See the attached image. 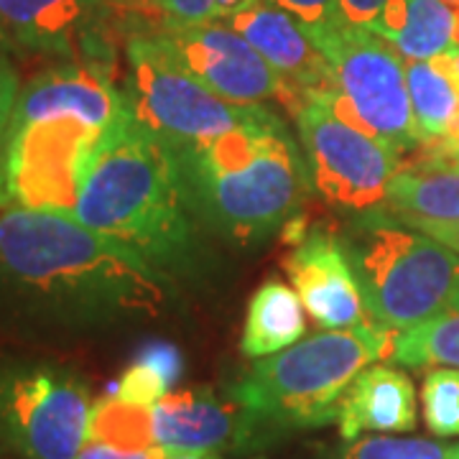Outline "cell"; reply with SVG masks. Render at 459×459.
Wrapping results in <instances>:
<instances>
[{"label": "cell", "mask_w": 459, "mask_h": 459, "mask_svg": "<svg viewBox=\"0 0 459 459\" xmlns=\"http://www.w3.org/2000/svg\"><path fill=\"white\" fill-rule=\"evenodd\" d=\"M171 281L59 210H0V334L69 347L164 316Z\"/></svg>", "instance_id": "obj_1"}, {"label": "cell", "mask_w": 459, "mask_h": 459, "mask_svg": "<svg viewBox=\"0 0 459 459\" xmlns=\"http://www.w3.org/2000/svg\"><path fill=\"white\" fill-rule=\"evenodd\" d=\"M72 217L113 238L164 276L202 261V222L174 148L128 115L105 135Z\"/></svg>", "instance_id": "obj_2"}, {"label": "cell", "mask_w": 459, "mask_h": 459, "mask_svg": "<svg viewBox=\"0 0 459 459\" xmlns=\"http://www.w3.org/2000/svg\"><path fill=\"white\" fill-rule=\"evenodd\" d=\"M174 153L202 228L238 246H258L289 228L314 195L299 138L271 108L235 131Z\"/></svg>", "instance_id": "obj_3"}, {"label": "cell", "mask_w": 459, "mask_h": 459, "mask_svg": "<svg viewBox=\"0 0 459 459\" xmlns=\"http://www.w3.org/2000/svg\"><path fill=\"white\" fill-rule=\"evenodd\" d=\"M395 334L376 322L325 329L253 360L228 388V401L240 413L235 449H263L299 431L337 424L344 388L362 368L391 360Z\"/></svg>", "instance_id": "obj_4"}, {"label": "cell", "mask_w": 459, "mask_h": 459, "mask_svg": "<svg viewBox=\"0 0 459 459\" xmlns=\"http://www.w3.org/2000/svg\"><path fill=\"white\" fill-rule=\"evenodd\" d=\"M370 322L403 332L459 312V253L385 210L350 217L337 232Z\"/></svg>", "instance_id": "obj_5"}, {"label": "cell", "mask_w": 459, "mask_h": 459, "mask_svg": "<svg viewBox=\"0 0 459 459\" xmlns=\"http://www.w3.org/2000/svg\"><path fill=\"white\" fill-rule=\"evenodd\" d=\"M87 377L49 358H0V457L74 459L90 439Z\"/></svg>", "instance_id": "obj_6"}, {"label": "cell", "mask_w": 459, "mask_h": 459, "mask_svg": "<svg viewBox=\"0 0 459 459\" xmlns=\"http://www.w3.org/2000/svg\"><path fill=\"white\" fill-rule=\"evenodd\" d=\"M332 66L325 100L350 126L395 148L403 161L424 146L413 117L406 59L377 33L342 26L319 47Z\"/></svg>", "instance_id": "obj_7"}, {"label": "cell", "mask_w": 459, "mask_h": 459, "mask_svg": "<svg viewBox=\"0 0 459 459\" xmlns=\"http://www.w3.org/2000/svg\"><path fill=\"white\" fill-rule=\"evenodd\" d=\"M123 92L131 113L169 146H197L255 120L268 105H232L212 95L174 59L156 33L133 36L126 47Z\"/></svg>", "instance_id": "obj_8"}, {"label": "cell", "mask_w": 459, "mask_h": 459, "mask_svg": "<svg viewBox=\"0 0 459 459\" xmlns=\"http://www.w3.org/2000/svg\"><path fill=\"white\" fill-rule=\"evenodd\" d=\"M312 192L342 217H362L385 207L388 186L403 156L376 135L350 126L325 100L307 98L294 113Z\"/></svg>", "instance_id": "obj_9"}, {"label": "cell", "mask_w": 459, "mask_h": 459, "mask_svg": "<svg viewBox=\"0 0 459 459\" xmlns=\"http://www.w3.org/2000/svg\"><path fill=\"white\" fill-rule=\"evenodd\" d=\"M108 133L69 115L13 128L8 146L11 204L72 214Z\"/></svg>", "instance_id": "obj_10"}, {"label": "cell", "mask_w": 459, "mask_h": 459, "mask_svg": "<svg viewBox=\"0 0 459 459\" xmlns=\"http://www.w3.org/2000/svg\"><path fill=\"white\" fill-rule=\"evenodd\" d=\"M202 87L232 105L281 102L294 115L301 100L258 51L225 21L197 26H161L153 31Z\"/></svg>", "instance_id": "obj_11"}, {"label": "cell", "mask_w": 459, "mask_h": 459, "mask_svg": "<svg viewBox=\"0 0 459 459\" xmlns=\"http://www.w3.org/2000/svg\"><path fill=\"white\" fill-rule=\"evenodd\" d=\"M108 0H0L5 51L110 66Z\"/></svg>", "instance_id": "obj_12"}, {"label": "cell", "mask_w": 459, "mask_h": 459, "mask_svg": "<svg viewBox=\"0 0 459 459\" xmlns=\"http://www.w3.org/2000/svg\"><path fill=\"white\" fill-rule=\"evenodd\" d=\"M65 115L80 117L100 131H113L123 117L131 115V108L123 87L115 84L110 66L56 62L21 84L13 128Z\"/></svg>", "instance_id": "obj_13"}, {"label": "cell", "mask_w": 459, "mask_h": 459, "mask_svg": "<svg viewBox=\"0 0 459 459\" xmlns=\"http://www.w3.org/2000/svg\"><path fill=\"white\" fill-rule=\"evenodd\" d=\"M283 268L316 327L347 329L370 322L355 271L334 232L307 230L283 258Z\"/></svg>", "instance_id": "obj_14"}, {"label": "cell", "mask_w": 459, "mask_h": 459, "mask_svg": "<svg viewBox=\"0 0 459 459\" xmlns=\"http://www.w3.org/2000/svg\"><path fill=\"white\" fill-rule=\"evenodd\" d=\"M225 23L294 87L301 102L329 90L332 66L327 56L314 44L312 33L271 0H246Z\"/></svg>", "instance_id": "obj_15"}, {"label": "cell", "mask_w": 459, "mask_h": 459, "mask_svg": "<svg viewBox=\"0 0 459 459\" xmlns=\"http://www.w3.org/2000/svg\"><path fill=\"white\" fill-rule=\"evenodd\" d=\"M419 424L416 388L401 368L373 362L350 380L340 398V439L352 442L365 434H406Z\"/></svg>", "instance_id": "obj_16"}, {"label": "cell", "mask_w": 459, "mask_h": 459, "mask_svg": "<svg viewBox=\"0 0 459 459\" xmlns=\"http://www.w3.org/2000/svg\"><path fill=\"white\" fill-rule=\"evenodd\" d=\"M153 442L171 452H220L238 444L240 413L212 388H181L151 406Z\"/></svg>", "instance_id": "obj_17"}, {"label": "cell", "mask_w": 459, "mask_h": 459, "mask_svg": "<svg viewBox=\"0 0 459 459\" xmlns=\"http://www.w3.org/2000/svg\"><path fill=\"white\" fill-rule=\"evenodd\" d=\"M304 312L307 309L294 286L279 279H268L247 301L240 352L250 360H261L304 340Z\"/></svg>", "instance_id": "obj_18"}, {"label": "cell", "mask_w": 459, "mask_h": 459, "mask_svg": "<svg viewBox=\"0 0 459 459\" xmlns=\"http://www.w3.org/2000/svg\"><path fill=\"white\" fill-rule=\"evenodd\" d=\"M413 117L421 131V148L459 146V80L439 62H406Z\"/></svg>", "instance_id": "obj_19"}, {"label": "cell", "mask_w": 459, "mask_h": 459, "mask_svg": "<svg viewBox=\"0 0 459 459\" xmlns=\"http://www.w3.org/2000/svg\"><path fill=\"white\" fill-rule=\"evenodd\" d=\"M385 212L459 220V169L406 159L388 186Z\"/></svg>", "instance_id": "obj_20"}, {"label": "cell", "mask_w": 459, "mask_h": 459, "mask_svg": "<svg viewBox=\"0 0 459 459\" xmlns=\"http://www.w3.org/2000/svg\"><path fill=\"white\" fill-rule=\"evenodd\" d=\"M391 44L406 62H429L459 49V8L442 0H406L403 29Z\"/></svg>", "instance_id": "obj_21"}, {"label": "cell", "mask_w": 459, "mask_h": 459, "mask_svg": "<svg viewBox=\"0 0 459 459\" xmlns=\"http://www.w3.org/2000/svg\"><path fill=\"white\" fill-rule=\"evenodd\" d=\"M181 376L184 355L179 347L164 340H153L138 350L135 360L117 376L108 395L135 406H153L174 391Z\"/></svg>", "instance_id": "obj_22"}, {"label": "cell", "mask_w": 459, "mask_h": 459, "mask_svg": "<svg viewBox=\"0 0 459 459\" xmlns=\"http://www.w3.org/2000/svg\"><path fill=\"white\" fill-rule=\"evenodd\" d=\"M391 360L401 368H459V312L398 332Z\"/></svg>", "instance_id": "obj_23"}, {"label": "cell", "mask_w": 459, "mask_h": 459, "mask_svg": "<svg viewBox=\"0 0 459 459\" xmlns=\"http://www.w3.org/2000/svg\"><path fill=\"white\" fill-rule=\"evenodd\" d=\"M90 442L108 444L126 452H141L156 446L151 406H135L120 398L105 395L90 413Z\"/></svg>", "instance_id": "obj_24"}, {"label": "cell", "mask_w": 459, "mask_h": 459, "mask_svg": "<svg viewBox=\"0 0 459 459\" xmlns=\"http://www.w3.org/2000/svg\"><path fill=\"white\" fill-rule=\"evenodd\" d=\"M327 459H459V442L368 434L342 442Z\"/></svg>", "instance_id": "obj_25"}, {"label": "cell", "mask_w": 459, "mask_h": 459, "mask_svg": "<svg viewBox=\"0 0 459 459\" xmlns=\"http://www.w3.org/2000/svg\"><path fill=\"white\" fill-rule=\"evenodd\" d=\"M421 411L434 437H459V368L427 370L421 383Z\"/></svg>", "instance_id": "obj_26"}, {"label": "cell", "mask_w": 459, "mask_h": 459, "mask_svg": "<svg viewBox=\"0 0 459 459\" xmlns=\"http://www.w3.org/2000/svg\"><path fill=\"white\" fill-rule=\"evenodd\" d=\"M21 80L16 66L0 51V210L11 204L8 195V146H11V128H13V113H16Z\"/></svg>", "instance_id": "obj_27"}, {"label": "cell", "mask_w": 459, "mask_h": 459, "mask_svg": "<svg viewBox=\"0 0 459 459\" xmlns=\"http://www.w3.org/2000/svg\"><path fill=\"white\" fill-rule=\"evenodd\" d=\"M273 5L283 8L312 33L314 44L322 47L329 36L347 26L340 11V0H271Z\"/></svg>", "instance_id": "obj_28"}, {"label": "cell", "mask_w": 459, "mask_h": 459, "mask_svg": "<svg viewBox=\"0 0 459 459\" xmlns=\"http://www.w3.org/2000/svg\"><path fill=\"white\" fill-rule=\"evenodd\" d=\"M344 23L373 33L395 31L406 16V0H340Z\"/></svg>", "instance_id": "obj_29"}, {"label": "cell", "mask_w": 459, "mask_h": 459, "mask_svg": "<svg viewBox=\"0 0 459 459\" xmlns=\"http://www.w3.org/2000/svg\"><path fill=\"white\" fill-rule=\"evenodd\" d=\"M161 26H197L217 21V0H156Z\"/></svg>", "instance_id": "obj_30"}, {"label": "cell", "mask_w": 459, "mask_h": 459, "mask_svg": "<svg viewBox=\"0 0 459 459\" xmlns=\"http://www.w3.org/2000/svg\"><path fill=\"white\" fill-rule=\"evenodd\" d=\"M394 217L459 253V220H431V217H416V214H394Z\"/></svg>", "instance_id": "obj_31"}, {"label": "cell", "mask_w": 459, "mask_h": 459, "mask_svg": "<svg viewBox=\"0 0 459 459\" xmlns=\"http://www.w3.org/2000/svg\"><path fill=\"white\" fill-rule=\"evenodd\" d=\"M171 455H177V452H171L166 446H151V449H141V452H126V449H115V446H108V444L90 442L87 439V444L80 449V455L74 459H169Z\"/></svg>", "instance_id": "obj_32"}, {"label": "cell", "mask_w": 459, "mask_h": 459, "mask_svg": "<svg viewBox=\"0 0 459 459\" xmlns=\"http://www.w3.org/2000/svg\"><path fill=\"white\" fill-rule=\"evenodd\" d=\"M411 159H421L429 164L439 166H455L459 169V146L455 148H419Z\"/></svg>", "instance_id": "obj_33"}, {"label": "cell", "mask_w": 459, "mask_h": 459, "mask_svg": "<svg viewBox=\"0 0 459 459\" xmlns=\"http://www.w3.org/2000/svg\"><path fill=\"white\" fill-rule=\"evenodd\" d=\"M108 3L117 8H153L156 11V0H108Z\"/></svg>", "instance_id": "obj_34"}, {"label": "cell", "mask_w": 459, "mask_h": 459, "mask_svg": "<svg viewBox=\"0 0 459 459\" xmlns=\"http://www.w3.org/2000/svg\"><path fill=\"white\" fill-rule=\"evenodd\" d=\"M169 459H225L217 452H181V455H171Z\"/></svg>", "instance_id": "obj_35"}, {"label": "cell", "mask_w": 459, "mask_h": 459, "mask_svg": "<svg viewBox=\"0 0 459 459\" xmlns=\"http://www.w3.org/2000/svg\"><path fill=\"white\" fill-rule=\"evenodd\" d=\"M442 3H446L449 8H459V0H442Z\"/></svg>", "instance_id": "obj_36"}, {"label": "cell", "mask_w": 459, "mask_h": 459, "mask_svg": "<svg viewBox=\"0 0 459 459\" xmlns=\"http://www.w3.org/2000/svg\"><path fill=\"white\" fill-rule=\"evenodd\" d=\"M0 51H5V47H3V39H0Z\"/></svg>", "instance_id": "obj_37"}, {"label": "cell", "mask_w": 459, "mask_h": 459, "mask_svg": "<svg viewBox=\"0 0 459 459\" xmlns=\"http://www.w3.org/2000/svg\"><path fill=\"white\" fill-rule=\"evenodd\" d=\"M0 459H3V457H0Z\"/></svg>", "instance_id": "obj_38"}]
</instances>
